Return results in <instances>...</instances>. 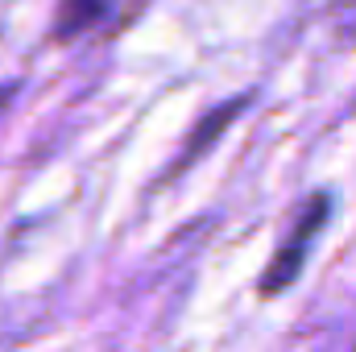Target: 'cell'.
Wrapping results in <instances>:
<instances>
[{
  "instance_id": "5",
  "label": "cell",
  "mask_w": 356,
  "mask_h": 352,
  "mask_svg": "<svg viewBox=\"0 0 356 352\" xmlns=\"http://www.w3.org/2000/svg\"><path fill=\"white\" fill-rule=\"evenodd\" d=\"M8 99H13V88H4V91H0V108H4Z\"/></svg>"
},
{
  "instance_id": "4",
  "label": "cell",
  "mask_w": 356,
  "mask_h": 352,
  "mask_svg": "<svg viewBox=\"0 0 356 352\" xmlns=\"http://www.w3.org/2000/svg\"><path fill=\"white\" fill-rule=\"evenodd\" d=\"M332 17H336V25H340L344 33H356V0H340Z\"/></svg>"
},
{
  "instance_id": "3",
  "label": "cell",
  "mask_w": 356,
  "mask_h": 352,
  "mask_svg": "<svg viewBox=\"0 0 356 352\" xmlns=\"http://www.w3.org/2000/svg\"><path fill=\"white\" fill-rule=\"evenodd\" d=\"M241 108H245V99H236V104H224V108H216V112H211V116H207V120H203V125H199L195 133H191V141H186V154H182V166H186V162H191L195 154H203V150H207V145H211V141L220 137V129H224V125H232V116H236Z\"/></svg>"
},
{
  "instance_id": "6",
  "label": "cell",
  "mask_w": 356,
  "mask_h": 352,
  "mask_svg": "<svg viewBox=\"0 0 356 352\" xmlns=\"http://www.w3.org/2000/svg\"><path fill=\"white\" fill-rule=\"evenodd\" d=\"M353 352H356V344H353Z\"/></svg>"
},
{
  "instance_id": "1",
  "label": "cell",
  "mask_w": 356,
  "mask_h": 352,
  "mask_svg": "<svg viewBox=\"0 0 356 352\" xmlns=\"http://www.w3.org/2000/svg\"><path fill=\"white\" fill-rule=\"evenodd\" d=\"M327 211H332V199H327V195H311V199H307V207L298 211L290 237L277 245V253L269 257L266 273H261V282H257L261 298H273V294H282V290H290V286L298 282V273H302V265H307V253H311L315 237H319L323 224H327Z\"/></svg>"
},
{
  "instance_id": "2",
  "label": "cell",
  "mask_w": 356,
  "mask_h": 352,
  "mask_svg": "<svg viewBox=\"0 0 356 352\" xmlns=\"http://www.w3.org/2000/svg\"><path fill=\"white\" fill-rule=\"evenodd\" d=\"M112 8H116V0H63L54 33L63 42H75V38H83L91 29H99L112 17Z\"/></svg>"
}]
</instances>
